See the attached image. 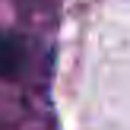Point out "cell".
I'll use <instances>...</instances> for the list:
<instances>
[{
    "label": "cell",
    "mask_w": 130,
    "mask_h": 130,
    "mask_svg": "<svg viewBox=\"0 0 130 130\" xmlns=\"http://www.w3.org/2000/svg\"><path fill=\"white\" fill-rule=\"evenodd\" d=\"M25 48L16 35H0V79H10L22 70Z\"/></svg>",
    "instance_id": "obj_1"
}]
</instances>
